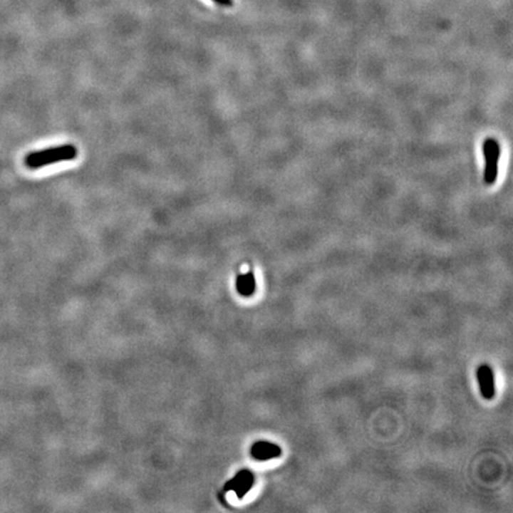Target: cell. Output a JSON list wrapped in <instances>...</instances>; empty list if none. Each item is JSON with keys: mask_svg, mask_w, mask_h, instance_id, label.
<instances>
[{"mask_svg": "<svg viewBox=\"0 0 513 513\" xmlns=\"http://www.w3.org/2000/svg\"><path fill=\"white\" fill-rule=\"evenodd\" d=\"M482 152L484 157V185H494L498 178L499 158L502 153L498 140L494 138L484 139L482 142Z\"/></svg>", "mask_w": 513, "mask_h": 513, "instance_id": "2", "label": "cell"}, {"mask_svg": "<svg viewBox=\"0 0 513 513\" xmlns=\"http://www.w3.org/2000/svg\"><path fill=\"white\" fill-rule=\"evenodd\" d=\"M235 285H237L239 294L244 297H249L253 295V292L256 291V279H254L252 272L240 274L237 278Z\"/></svg>", "mask_w": 513, "mask_h": 513, "instance_id": "6", "label": "cell"}, {"mask_svg": "<svg viewBox=\"0 0 513 513\" xmlns=\"http://www.w3.org/2000/svg\"><path fill=\"white\" fill-rule=\"evenodd\" d=\"M281 454V449L279 445H274L272 442L258 441L251 448V455L258 461H267V460L279 457Z\"/></svg>", "mask_w": 513, "mask_h": 513, "instance_id": "5", "label": "cell"}, {"mask_svg": "<svg viewBox=\"0 0 513 513\" xmlns=\"http://www.w3.org/2000/svg\"><path fill=\"white\" fill-rule=\"evenodd\" d=\"M253 484H254V475H253L252 472L242 470L233 479L228 481L226 486H224V489L234 492L235 495L239 499H242L249 493V489L252 488Z\"/></svg>", "mask_w": 513, "mask_h": 513, "instance_id": "3", "label": "cell"}, {"mask_svg": "<svg viewBox=\"0 0 513 513\" xmlns=\"http://www.w3.org/2000/svg\"><path fill=\"white\" fill-rule=\"evenodd\" d=\"M477 377L480 386L481 395L487 400L493 398L495 395V383L494 374L491 367L488 365H481L477 368Z\"/></svg>", "mask_w": 513, "mask_h": 513, "instance_id": "4", "label": "cell"}, {"mask_svg": "<svg viewBox=\"0 0 513 513\" xmlns=\"http://www.w3.org/2000/svg\"><path fill=\"white\" fill-rule=\"evenodd\" d=\"M78 157V147L73 144L53 146L49 149L32 151L24 157L25 167L31 170L60 163L64 160H73Z\"/></svg>", "mask_w": 513, "mask_h": 513, "instance_id": "1", "label": "cell"}, {"mask_svg": "<svg viewBox=\"0 0 513 513\" xmlns=\"http://www.w3.org/2000/svg\"><path fill=\"white\" fill-rule=\"evenodd\" d=\"M215 3L219 4L221 6H232L233 0H213Z\"/></svg>", "mask_w": 513, "mask_h": 513, "instance_id": "7", "label": "cell"}]
</instances>
